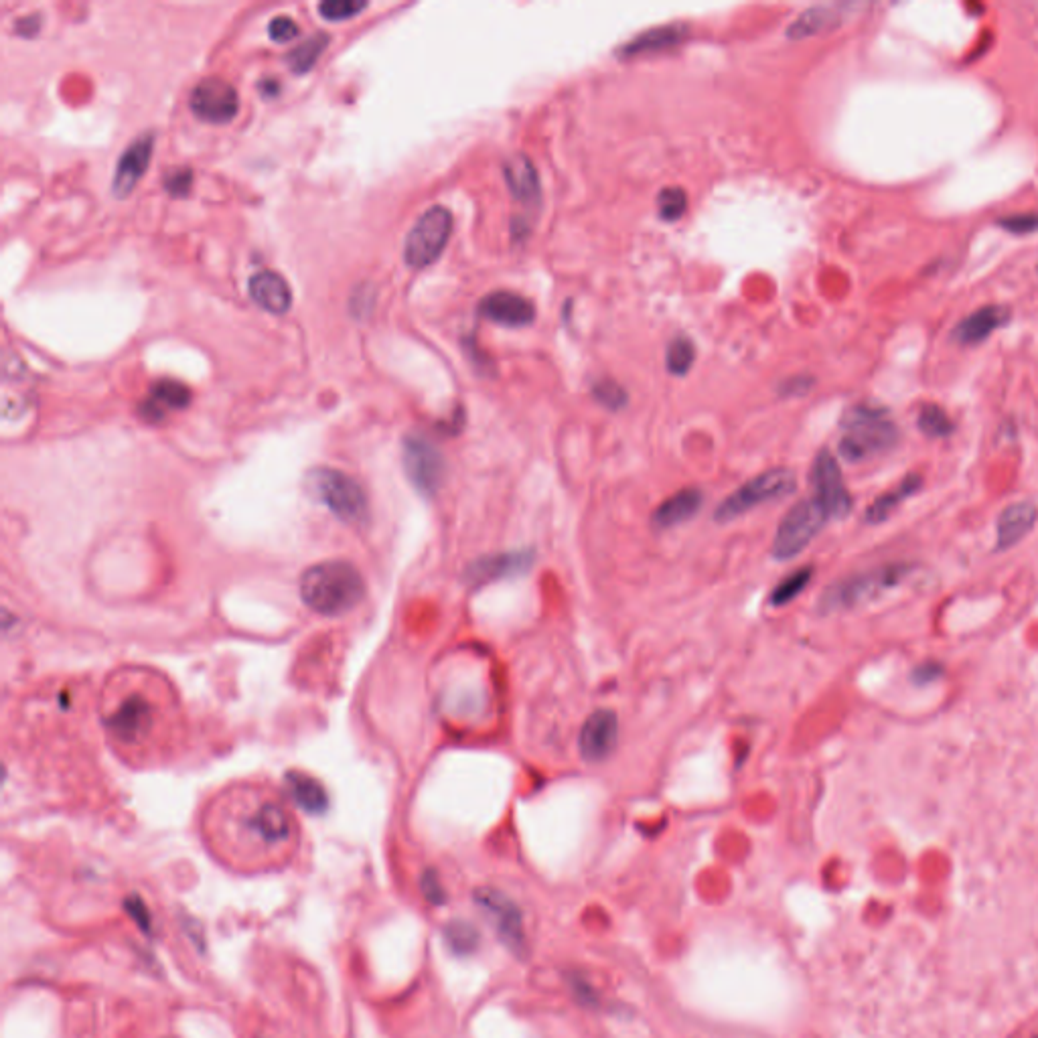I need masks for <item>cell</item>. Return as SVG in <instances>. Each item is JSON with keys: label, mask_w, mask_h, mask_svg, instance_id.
<instances>
[{"label": "cell", "mask_w": 1038, "mask_h": 1038, "mask_svg": "<svg viewBox=\"0 0 1038 1038\" xmlns=\"http://www.w3.org/2000/svg\"><path fill=\"white\" fill-rule=\"evenodd\" d=\"M286 785L290 791V797L296 801V805L303 807L307 813H323L327 807V793L323 785L313 779L311 775L292 771L286 775Z\"/></svg>", "instance_id": "25"}, {"label": "cell", "mask_w": 1038, "mask_h": 1038, "mask_svg": "<svg viewBox=\"0 0 1038 1038\" xmlns=\"http://www.w3.org/2000/svg\"><path fill=\"white\" fill-rule=\"evenodd\" d=\"M453 234V213L434 205L426 209L404 242V260L410 268H426L438 260Z\"/></svg>", "instance_id": "8"}, {"label": "cell", "mask_w": 1038, "mask_h": 1038, "mask_svg": "<svg viewBox=\"0 0 1038 1038\" xmlns=\"http://www.w3.org/2000/svg\"><path fill=\"white\" fill-rule=\"evenodd\" d=\"M479 313L487 321H493L503 327H526L536 319V309L532 301L509 290H497L487 294L479 305Z\"/></svg>", "instance_id": "17"}, {"label": "cell", "mask_w": 1038, "mask_h": 1038, "mask_svg": "<svg viewBox=\"0 0 1038 1038\" xmlns=\"http://www.w3.org/2000/svg\"><path fill=\"white\" fill-rule=\"evenodd\" d=\"M1010 311L1006 307H984L966 317L953 329V339L961 345H976L988 339L994 331L1008 325Z\"/></svg>", "instance_id": "21"}, {"label": "cell", "mask_w": 1038, "mask_h": 1038, "mask_svg": "<svg viewBox=\"0 0 1038 1038\" xmlns=\"http://www.w3.org/2000/svg\"><path fill=\"white\" fill-rule=\"evenodd\" d=\"M207 826L221 840L248 854L270 856L294 840V818L282 797L260 783H238L217 793L207 811Z\"/></svg>", "instance_id": "2"}, {"label": "cell", "mask_w": 1038, "mask_h": 1038, "mask_svg": "<svg viewBox=\"0 0 1038 1038\" xmlns=\"http://www.w3.org/2000/svg\"><path fill=\"white\" fill-rule=\"evenodd\" d=\"M41 29V17L39 15H27L15 23V31L21 37H35Z\"/></svg>", "instance_id": "42"}, {"label": "cell", "mask_w": 1038, "mask_h": 1038, "mask_svg": "<svg viewBox=\"0 0 1038 1038\" xmlns=\"http://www.w3.org/2000/svg\"><path fill=\"white\" fill-rule=\"evenodd\" d=\"M923 481L919 475H909L903 479V483H899L893 491H888L884 495H880L868 509H866V522L868 524H882L884 519L891 517V513L905 501L909 499L913 493H917L921 489Z\"/></svg>", "instance_id": "26"}, {"label": "cell", "mask_w": 1038, "mask_h": 1038, "mask_svg": "<svg viewBox=\"0 0 1038 1038\" xmlns=\"http://www.w3.org/2000/svg\"><path fill=\"white\" fill-rule=\"evenodd\" d=\"M694 355H696V351H694L692 341H688V339L672 341L670 347H667V355H665V363H667V369H670V374H674V376L688 374V369L694 363Z\"/></svg>", "instance_id": "32"}, {"label": "cell", "mask_w": 1038, "mask_h": 1038, "mask_svg": "<svg viewBox=\"0 0 1038 1038\" xmlns=\"http://www.w3.org/2000/svg\"><path fill=\"white\" fill-rule=\"evenodd\" d=\"M592 392H595V398H597L603 406H607V408H611V410H619V408H623V406L627 404V394H625V390H623L619 384L611 382V380H605V382L595 384V388H592Z\"/></svg>", "instance_id": "35"}, {"label": "cell", "mask_w": 1038, "mask_h": 1038, "mask_svg": "<svg viewBox=\"0 0 1038 1038\" xmlns=\"http://www.w3.org/2000/svg\"><path fill=\"white\" fill-rule=\"evenodd\" d=\"M503 175L515 201L524 205L540 201V179L534 163L526 155H513L503 165Z\"/></svg>", "instance_id": "22"}, {"label": "cell", "mask_w": 1038, "mask_h": 1038, "mask_svg": "<svg viewBox=\"0 0 1038 1038\" xmlns=\"http://www.w3.org/2000/svg\"><path fill=\"white\" fill-rule=\"evenodd\" d=\"M402 457L410 483L422 495H434L444 479V459L440 451L428 438L410 434L404 438Z\"/></svg>", "instance_id": "11"}, {"label": "cell", "mask_w": 1038, "mask_h": 1038, "mask_svg": "<svg viewBox=\"0 0 1038 1038\" xmlns=\"http://www.w3.org/2000/svg\"><path fill=\"white\" fill-rule=\"evenodd\" d=\"M305 605L323 617L351 613L365 597V582L359 570L345 560H325L301 576Z\"/></svg>", "instance_id": "3"}, {"label": "cell", "mask_w": 1038, "mask_h": 1038, "mask_svg": "<svg viewBox=\"0 0 1038 1038\" xmlns=\"http://www.w3.org/2000/svg\"><path fill=\"white\" fill-rule=\"evenodd\" d=\"M444 939L457 955H471L479 947V931L467 921H451L444 929Z\"/></svg>", "instance_id": "30"}, {"label": "cell", "mask_w": 1038, "mask_h": 1038, "mask_svg": "<svg viewBox=\"0 0 1038 1038\" xmlns=\"http://www.w3.org/2000/svg\"><path fill=\"white\" fill-rule=\"evenodd\" d=\"M619 740V718L613 710L592 712L580 728L578 749L588 763H601L611 757Z\"/></svg>", "instance_id": "14"}, {"label": "cell", "mask_w": 1038, "mask_h": 1038, "mask_svg": "<svg viewBox=\"0 0 1038 1038\" xmlns=\"http://www.w3.org/2000/svg\"><path fill=\"white\" fill-rule=\"evenodd\" d=\"M659 215L665 221H678L688 209V195L680 187H667L657 195Z\"/></svg>", "instance_id": "33"}, {"label": "cell", "mask_w": 1038, "mask_h": 1038, "mask_svg": "<svg viewBox=\"0 0 1038 1038\" xmlns=\"http://www.w3.org/2000/svg\"><path fill=\"white\" fill-rule=\"evenodd\" d=\"M840 23V13L836 7H813L805 13H801L791 27L787 29V35L793 39H803L818 35L822 31H828Z\"/></svg>", "instance_id": "27"}, {"label": "cell", "mask_w": 1038, "mask_h": 1038, "mask_svg": "<svg viewBox=\"0 0 1038 1038\" xmlns=\"http://www.w3.org/2000/svg\"><path fill=\"white\" fill-rule=\"evenodd\" d=\"M276 82H278V80H264V82H260V86H258V88L262 90V94H264V96H268V98H274V96L278 94V84H276Z\"/></svg>", "instance_id": "44"}, {"label": "cell", "mask_w": 1038, "mask_h": 1038, "mask_svg": "<svg viewBox=\"0 0 1038 1038\" xmlns=\"http://www.w3.org/2000/svg\"><path fill=\"white\" fill-rule=\"evenodd\" d=\"M909 572V566L895 564V566H884L870 572H862L856 576H850L846 580H840L832 584L820 601L822 611H842L852 609L856 605H862L870 599H874L878 592L888 590L897 586Z\"/></svg>", "instance_id": "7"}, {"label": "cell", "mask_w": 1038, "mask_h": 1038, "mask_svg": "<svg viewBox=\"0 0 1038 1038\" xmlns=\"http://www.w3.org/2000/svg\"><path fill=\"white\" fill-rule=\"evenodd\" d=\"M943 676V667L935 661H925L921 663L919 667H915L913 670V682L917 686H925V684H931L935 680H939Z\"/></svg>", "instance_id": "40"}, {"label": "cell", "mask_w": 1038, "mask_h": 1038, "mask_svg": "<svg viewBox=\"0 0 1038 1038\" xmlns=\"http://www.w3.org/2000/svg\"><path fill=\"white\" fill-rule=\"evenodd\" d=\"M311 485L321 503L347 524H361L369 513V503L363 487L339 469H315Z\"/></svg>", "instance_id": "6"}, {"label": "cell", "mask_w": 1038, "mask_h": 1038, "mask_svg": "<svg viewBox=\"0 0 1038 1038\" xmlns=\"http://www.w3.org/2000/svg\"><path fill=\"white\" fill-rule=\"evenodd\" d=\"M919 430L931 438H945L953 432V422L947 412L937 404H927L919 412Z\"/></svg>", "instance_id": "31"}, {"label": "cell", "mask_w": 1038, "mask_h": 1038, "mask_svg": "<svg viewBox=\"0 0 1038 1038\" xmlns=\"http://www.w3.org/2000/svg\"><path fill=\"white\" fill-rule=\"evenodd\" d=\"M191 402V392L187 386L175 380H159L151 388V400L140 406L146 420H161L165 416V408H185Z\"/></svg>", "instance_id": "24"}, {"label": "cell", "mask_w": 1038, "mask_h": 1038, "mask_svg": "<svg viewBox=\"0 0 1038 1038\" xmlns=\"http://www.w3.org/2000/svg\"><path fill=\"white\" fill-rule=\"evenodd\" d=\"M268 33H270V39L276 41V43H288L292 41L296 35H299V25H296L292 19L288 17H276L270 21L268 25Z\"/></svg>", "instance_id": "37"}, {"label": "cell", "mask_w": 1038, "mask_h": 1038, "mask_svg": "<svg viewBox=\"0 0 1038 1038\" xmlns=\"http://www.w3.org/2000/svg\"><path fill=\"white\" fill-rule=\"evenodd\" d=\"M813 499L818 501L830 519H842L852 509V497L846 489L840 465L830 451H822L811 467Z\"/></svg>", "instance_id": "12"}, {"label": "cell", "mask_w": 1038, "mask_h": 1038, "mask_svg": "<svg viewBox=\"0 0 1038 1038\" xmlns=\"http://www.w3.org/2000/svg\"><path fill=\"white\" fill-rule=\"evenodd\" d=\"M844 436L840 440V455L850 463H862L870 457L893 449L899 440L897 424L888 418V412L874 404H858L842 418Z\"/></svg>", "instance_id": "4"}, {"label": "cell", "mask_w": 1038, "mask_h": 1038, "mask_svg": "<svg viewBox=\"0 0 1038 1038\" xmlns=\"http://www.w3.org/2000/svg\"><path fill=\"white\" fill-rule=\"evenodd\" d=\"M828 519L830 517L824 507L813 497L795 503L781 519L771 554L777 560H789L801 554L811 544V540L822 532Z\"/></svg>", "instance_id": "9"}, {"label": "cell", "mask_w": 1038, "mask_h": 1038, "mask_svg": "<svg viewBox=\"0 0 1038 1038\" xmlns=\"http://www.w3.org/2000/svg\"><path fill=\"white\" fill-rule=\"evenodd\" d=\"M1008 1038H1038V1012L1018 1024Z\"/></svg>", "instance_id": "43"}, {"label": "cell", "mask_w": 1038, "mask_h": 1038, "mask_svg": "<svg viewBox=\"0 0 1038 1038\" xmlns=\"http://www.w3.org/2000/svg\"><path fill=\"white\" fill-rule=\"evenodd\" d=\"M702 503H704V495L700 489H694V487L682 489V491L674 493L672 497H667L653 511L651 522L659 530L676 528V526L688 522V519H692L694 515H698V511L702 509Z\"/></svg>", "instance_id": "20"}, {"label": "cell", "mask_w": 1038, "mask_h": 1038, "mask_svg": "<svg viewBox=\"0 0 1038 1038\" xmlns=\"http://www.w3.org/2000/svg\"><path fill=\"white\" fill-rule=\"evenodd\" d=\"M688 37V29L684 25H663L649 29L637 37H633L627 45L621 47V53L631 55H645L655 51H665L680 45Z\"/></svg>", "instance_id": "23"}, {"label": "cell", "mask_w": 1038, "mask_h": 1038, "mask_svg": "<svg viewBox=\"0 0 1038 1038\" xmlns=\"http://www.w3.org/2000/svg\"><path fill=\"white\" fill-rule=\"evenodd\" d=\"M420 886H422V895L426 897V901L430 905H442L444 901H447V895H444V888L440 884V878L436 876L434 870L424 872Z\"/></svg>", "instance_id": "39"}, {"label": "cell", "mask_w": 1038, "mask_h": 1038, "mask_svg": "<svg viewBox=\"0 0 1038 1038\" xmlns=\"http://www.w3.org/2000/svg\"><path fill=\"white\" fill-rule=\"evenodd\" d=\"M126 911L128 915L134 919V923L142 929V931H148L151 929V915H148L144 903L138 899V897H130L126 901Z\"/></svg>", "instance_id": "41"}, {"label": "cell", "mask_w": 1038, "mask_h": 1038, "mask_svg": "<svg viewBox=\"0 0 1038 1038\" xmlns=\"http://www.w3.org/2000/svg\"><path fill=\"white\" fill-rule=\"evenodd\" d=\"M329 45V37L325 33H315L313 37H309L305 43H301L299 47H296L290 55H288V65L294 73H305L309 71L317 59L323 55V51L327 49Z\"/></svg>", "instance_id": "29"}, {"label": "cell", "mask_w": 1038, "mask_h": 1038, "mask_svg": "<svg viewBox=\"0 0 1038 1038\" xmlns=\"http://www.w3.org/2000/svg\"><path fill=\"white\" fill-rule=\"evenodd\" d=\"M153 146H155L153 132H142L126 146V151L118 159L114 179H112V193L116 197L130 195L132 189L138 185L144 171L148 169V161H151V157H153Z\"/></svg>", "instance_id": "16"}, {"label": "cell", "mask_w": 1038, "mask_h": 1038, "mask_svg": "<svg viewBox=\"0 0 1038 1038\" xmlns=\"http://www.w3.org/2000/svg\"><path fill=\"white\" fill-rule=\"evenodd\" d=\"M248 290L252 301L272 315H284L292 305L288 282L272 270L256 272L248 282Z\"/></svg>", "instance_id": "19"}, {"label": "cell", "mask_w": 1038, "mask_h": 1038, "mask_svg": "<svg viewBox=\"0 0 1038 1038\" xmlns=\"http://www.w3.org/2000/svg\"><path fill=\"white\" fill-rule=\"evenodd\" d=\"M475 903L497 931L501 943L515 955H526L524 917L517 905L497 888H477Z\"/></svg>", "instance_id": "10"}, {"label": "cell", "mask_w": 1038, "mask_h": 1038, "mask_svg": "<svg viewBox=\"0 0 1038 1038\" xmlns=\"http://www.w3.org/2000/svg\"><path fill=\"white\" fill-rule=\"evenodd\" d=\"M1038 509L1030 501H1018L1002 509L996 522V550H1010L1020 544L1034 528Z\"/></svg>", "instance_id": "18"}, {"label": "cell", "mask_w": 1038, "mask_h": 1038, "mask_svg": "<svg viewBox=\"0 0 1038 1038\" xmlns=\"http://www.w3.org/2000/svg\"><path fill=\"white\" fill-rule=\"evenodd\" d=\"M102 722L120 755L132 763H148L167 753L177 736V698L159 674L118 672L102 696Z\"/></svg>", "instance_id": "1"}, {"label": "cell", "mask_w": 1038, "mask_h": 1038, "mask_svg": "<svg viewBox=\"0 0 1038 1038\" xmlns=\"http://www.w3.org/2000/svg\"><path fill=\"white\" fill-rule=\"evenodd\" d=\"M191 183H193V173L191 169H175L171 171L167 177H165V189L173 195V197H183L189 193L191 189Z\"/></svg>", "instance_id": "38"}, {"label": "cell", "mask_w": 1038, "mask_h": 1038, "mask_svg": "<svg viewBox=\"0 0 1038 1038\" xmlns=\"http://www.w3.org/2000/svg\"><path fill=\"white\" fill-rule=\"evenodd\" d=\"M1000 228L1012 234H1036L1038 232V213H1018L998 219Z\"/></svg>", "instance_id": "36"}, {"label": "cell", "mask_w": 1038, "mask_h": 1038, "mask_svg": "<svg viewBox=\"0 0 1038 1038\" xmlns=\"http://www.w3.org/2000/svg\"><path fill=\"white\" fill-rule=\"evenodd\" d=\"M534 562H536L534 550H511V552L491 554V556L479 558L475 564H471L467 570V578L473 584L483 586V584L522 576V574L530 572Z\"/></svg>", "instance_id": "15"}, {"label": "cell", "mask_w": 1038, "mask_h": 1038, "mask_svg": "<svg viewBox=\"0 0 1038 1038\" xmlns=\"http://www.w3.org/2000/svg\"><path fill=\"white\" fill-rule=\"evenodd\" d=\"M797 487V477L787 467L769 469L745 485H740L732 495H728L714 511L716 522H732V519L745 515L753 507H759L769 501L783 499L793 493Z\"/></svg>", "instance_id": "5"}, {"label": "cell", "mask_w": 1038, "mask_h": 1038, "mask_svg": "<svg viewBox=\"0 0 1038 1038\" xmlns=\"http://www.w3.org/2000/svg\"><path fill=\"white\" fill-rule=\"evenodd\" d=\"M191 112L209 124H228L240 110L236 88L221 78L201 80L189 96Z\"/></svg>", "instance_id": "13"}, {"label": "cell", "mask_w": 1038, "mask_h": 1038, "mask_svg": "<svg viewBox=\"0 0 1038 1038\" xmlns=\"http://www.w3.org/2000/svg\"><path fill=\"white\" fill-rule=\"evenodd\" d=\"M811 576H813V568L805 566V568H799L795 572H791L789 576H785L771 592L769 597V603L773 607H785L789 605L791 601H795L801 592L809 586L811 582Z\"/></svg>", "instance_id": "28"}, {"label": "cell", "mask_w": 1038, "mask_h": 1038, "mask_svg": "<svg viewBox=\"0 0 1038 1038\" xmlns=\"http://www.w3.org/2000/svg\"><path fill=\"white\" fill-rule=\"evenodd\" d=\"M367 7L363 0H325L319 5V13L327 21H343L351 19Z\"/></svg>", "instance_id": "34"}]
</instances>
